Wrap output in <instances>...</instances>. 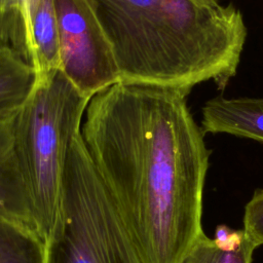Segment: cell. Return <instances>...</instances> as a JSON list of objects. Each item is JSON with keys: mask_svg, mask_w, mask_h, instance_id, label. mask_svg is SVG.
I'll return each instance as SVG.
<instances>
[{"mask_svg": "<svg viewBox=\"0 0 263 263\" xmlns=\"http://www.w3.org/2000/svg\"><path fill=\"white\" fill-rule=\"evenodd\" d=\"M188 91L118 81L88 102L81 137L143 263H181L203 232L211 150Z\"/></svg>", "mask_w": 263, "mask_h": 263, "instance_id": "1", "label": "cell"}, {"mask_svg": "<svg viewBox=\"0 0 263 263\" xmlns=\"http://www.w3.org/2000/svg\"><path fill=\"white\" fill-rule=\"evenodd\" d=\"M112 45L120 81L190 92L236 74L247 38L239 9L219 0H89Z\"/></svg>", "mask_w": 263, "mask_h": 263, "instance_id": "2", "label": "cell"}, {"mask_svg": "<svg viewBox=\"0 0 263 263\" xmlns=\"http://www.w3.org/2000/svg\"><path fill=\"white\" fill-rule=\"evenodd\" d=\"M36 76L31 93L9 117L7 162L25 221L47 243L61 211L69 151L91 98L61 69Z\"/></svg>", "mask_w": 263, "mask_h": 263, "instance_id": "3", "label": "cell"}, {"mask_svg": "<svg viewBox=\"0 0 263 263\" xmlns=\"http://www.w3.org/2000/svg\"><path fill=\"white\" fill-rule=\"evenodd\" d=\"M46 263H143L79 132L64 175L59 219Z\"/></svg>", "mask_w": 263, "mask_h": 263, "instance_id": "4", "label": "cell"}, {"mask_svg": "<svg viewBox=\"0 0 263 263\" xmlns=\"http://www.w3.org/2000/svg\"><path fill=\"white\" fill-rule=\"evenodd\" d=\"M61 71L85 96L120 81L112 45L89 0H53Z\"/></svg>", "mask_w": 263, "mask_h": 263, "instance_id": "5", "label": "cell"}, {"mask_svg": "<svg viewBox=\"0 0 263 263\" xmlns=\"http://www.w3.org/2000/svg\"><path fill=\"white\" fill-rule=\"evenodd\" d=\"M201 127L205 134H229L263 143V98H213L202 107Z\"/></svg>", "mask_w": 263, "mask_h": 263, "instance_id": "6", "label": "cell"}, {"mask_svg": "<svg viewBox=\"0 0 263 263\" xmlns=\"http://www.w3.org/2000/svg\"><path fill=\"white\" fill-rule=\"evenodd\" d=\"M31 67L41 75L61 67L60 34L53 0H37L31 16Z\"/></svg>", "mask_w": 263, "mask_h": 263, "instance_id": "7", "label": "cell"}, {"mask_svg": "<svg viewBox=\"0 0 263 263\" xmlns=\"http://www.w3.org/2000/svg\"><path fill=\"white\" fill-rule=\"evenodd\" d=\"M36 72L7 48L0 50V120L11 116L31 93Z\"/></svg>", "mask_w": 263, "mask_h": 263, "instance_id": "8", "label": "cell"}, {"mask_svg": "<svg viewBox=\"0 0 263 263\" xmlns=\"http://www.w3.org/2000/svg\"><path fill=\"white\" fill-rule=\"evenodd\" d=\"M37 0H0V41L31 66V16Z\"/></svg>", "mask_w": 263, "mask_h": 263, "instance_id": "9", "label": "cell"}, {"mask_svg": "<svg viewBox=\"0 0 263 263\" xmlns=\"http://www.w3.org/2000/svg\"><path fill=\"white\" fill-rule=\"evenodd\" d=\"M0 263H46V243L26 224L0 217Z\"/></svg>", "mask_w": 263, "mask_h": 263, "instance_id": "10", "label": "cell"}, {"mask_svg": "<svg viewBox=\"0 0 263 263\" xmlns=\"http://www.w3.org/2000/svg\"><path fill=\"white\" fill-rule=\"evenodd\" d=\"M258 246L246 233L243 239L233 248L221 247L202 232L181 263H252Z\"/></svg>", "mask_w": 263, "mask_h": 263, "instance_id": "11", "label": "cell"}, {"mask_svg": "<svg viewBox=\"0 0 263 263\" xmlns=\"http://www.w3.org/2000/svg\"><path fill=\"white\" fill-rule=\"evenodd\" d=\"M9 117L0 120V217L16 220L15 201L7 166L11 142Z\"/></svg>", "mask_w": 263, "mask_h": 263, "instance_id": "12", "label": "cell"}, {"mask_svg": "<svg viewBox=\"0 0 263 263\" xmlns=\"http://www.w3.org/2000/svg\"><path fill=\"white\" fill-rule=\"evenodd\" d=\"M243 230L259 247L263 245V189L255 190L245 206Z\"/></svg>", "mask_w": 263, "mask_h": 263, "instance_id": "13", "label": "cell"}, {"mask_svg": "<svg viewBox=\"0 0 263 263\" xmlns=\"http://www.w3.org/2000/svg\"><path fill=\"white\" fill-rule=\"evenodd\" d=\"M1 49H3V46H2V44H1V41H0V50Z\"/></svg>", "mask_w": 263, "mask_h": 263, "instance_id": "14", "label": "cell"}]
</instances>
